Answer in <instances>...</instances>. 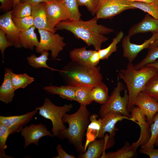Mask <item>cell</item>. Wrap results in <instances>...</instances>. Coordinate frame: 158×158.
I'll return each mask as SVG.
<instances>
[{
  "label": "cell",
  "instance_id": "1",
  "mask_svg": "<svg viewBox=\"0 0 158 158\" xmlns=\"http://www.w3.org/2000/svg\"><path fill=\"white\" fill-rule=\"evenodd\" d=\"M96 16L87 21L67 19L56 25V30H65L72 33L77 38L83 40L88 46H93L95 50L101 49L102 44L108 40L104 35L114 30L97 23Z\"/></svg>",
  "mask_w": 158,
  "mask_h": 158
},
{
  "label": "cell",
  "instance_id": "2",
  "mask_svg": "<svg viewBox=\"0 0 158 158\" xmlns=\"http://www.w3.org/2000/svg\"><path fill=\"white\" fill-rule=\"evenodd\" d=\"M90 113L86 106L80 105L78 111L72 114L66 113L63 116V123H67L68 127L59 131L57 136L66 139L80 153L84 152L83 145L85 131L90 123Z\"/></svg>",
  "mask_w": 158,
  "mask_h": 158
},
{
  "label": "cell",
  "instance_id": "3",
  "mask_svg": "<svg viewBox=\"0 0 158 158\" xmlns=\"http://www.w3.org/2000/svg\"><path fill=\"white\" fill-rule=\"evenodd\" d=\"M157 74L158 70L154 67L146 65L136 69L132 62H129L126 69L119 71L118 77L124 81L127 88L129 101L127 108L129 113L134 106V101L136 96L143 90L149 80Z\"/></svg>",
  "mask_w": 158,
  "mask_h": 158
},
{
  "label": "cell",
  "instance_id": "4",
  "mask_svg": "<svg viewBox=\"0 0 158 158\" xmlns=\"http://www.w3.org/2000/svg\"><path fill=\"white\" fill-rule=\"evenodd\" d=\"M99 66L81 65L72 61L59 71L66 85L93 87L102 81Z\"/></svg>",
  "mask_w": 158,
  "mask_h": 158
},
{
  "label": "cell",
  "instance_id": "5",
  "mask_svg": "<svg viewBox=\"0 0 158 158\" xmlns=\"http://www.w3.org/2000/svg\"><path fill=\"white\" fill-rule=\"evenodd\" d=\"M72 108L71 104H65L62 106H56L49 98L45 97L43 105L36 107L35 109L39 111V115L51 121L53 134L57 136L60 131L66 128L62 121L63 116Z\"/></svg>",
  "mask_w": 158,
  "mask_h": 158
},
{
  "label": "cell",
  "instance_id": "6",
  "mask_svg": "<svg viewBox=\"0 0 158 158\" xmlns=\"http://www.w3.org/2000/svg\"><path fill=\"white\" fill-rule=\"evenodd\" d=\"M123 89L122 83L118 81L108 100L101 106L99 111L100 118L109 112L119 113L131 117L127 108L129 101L127 89H125L123 96L122 97L120 95V92Z\"/></svg>",
  "mask_w": 158,
  "mask_h": 158
},
{
  "label": "cell",
  "instance_id": "7",
  "mask_svg": "<svg viewBox=\"0 0 158 158\" xmlns=\"http://www.w3.org/2000/svg\"><path fill=\"white\" fill-rule=\"evenodd\" d=\"M38 32L40 39L35 48L36 52L41 54L44 50L50 51L51 57L56 58L66 45L64 37L58 34L44 30L38 29Z\"/></svg>",
  "mask_w": 158,
  "mask_h": 158
},
{
  "label": "cell",
  "instance_id": "8",
  "mask_svg": "<svg viewBox=\"0 0 158 158\" xmlns=\"http://www.w3.org/2000/svg\"><path fill=\"white\" fill-rule=\"evenodd\" d=\"M131 9L134 8L124 0H99L96 16L98 19L110 18Z\"/></svg>",
  "mask_w": 158,
  "mask_h": 158
},
{
  "label": "cell",
  "instance_id": "9",
  "mask_svg": "<svg viewBox=\"0 0 158 158\" xmlns=\"http://www.w3.org/2000/svg\"><path fill=\"white\" fill-rule=\"evenodd\" d=\"M115 143L114 138L106 134L100 140L96 139L90 142L87 146L86 150L80 153L78 158H99L104 153L105 150L112 147Z\"/></svg>",
  "mask_w": 158,
  "mask_h": 158
},
{
  "label": "cell",
  "instance_id": "10",
  "mask_svg": "<svg viewBox=\"0 0 158 158\" xmlns=\"http://www.w3.org/2000/svg\"><path fill=\"white\" fill-rule=\"evenodd\" d=\"M48 23L52 28H55L60 22L68 19V11L62 1L51 0L45 3Z\"/></svg>",
  "mask_w": 158,
  "mask_h": 158
},
{
  "label": "cell",
  "instance_id": "11",
  "mask_svg": "<svg viewBox=\"0 0 158 158\" xmlns=\"http://www.w3.org/2000/svg\"><path fill=\"white\" fill-rule=\"evenodd\" d=\"M130 38V37L128 35L123 38L122 46L123 56L127 59L129 62H132L140 52L144 49L149 48L151 44L158 39V33L153 34L150 38L140 44L131 43Z\"/></svg>",
  "mask_w": 158,
  "mask_h": 158
},
{
  "label": "cell",
  "instance_id": "12",
  "mask_svg": "<svg viewBox=\"0 0 158 158\" xmlns=\"http://www.w3.org/2000/svg\"><path fill=\"white\" fill-rule=\"evenodd\" d=\"M21 134L24 138V149L32 143L38 145L40 139L43 137L54 136L48 130L46 126L42 123L36 125L31 124L28 126H25L21 131Z\"/></svg>",
  "mask_w": 158,
  "mask_h": 158
},
{
  "label": "cell",
  "instance_id": "13",
  "mask_svg": "<svg viewBox=\"0 0 158 158\" xmlns=\"http://www.w3.org/2000/svg\"><path fill=\"white\" fill-rule=\"evenodd\" d=\"M11 10L0 16V29L6 33L8 41L17 49L21 47L20 35L21 31L17 27L12 18Z\"/></svg>",
  "mask_w": 158,
  "mask_h": 158
},
{
  "label": "cell",
  "instance_id": "14",
  "mask_svg": "<svg viewBox=\"0 0 158 158\" xmlns=\"http://www.w3.org/2000/svg\"><path fill=\"white\" fill-rule=\"evenodd\" d=\"M134 105L141 109L146 116L147 121L151 124L154 115L158 112V101L142 91L136 96Z\"/></svg>",
  "mask_w": 158,
  "mask_h": 158
},
{
  "label": "cell",
  "instance_id": "15",
  "mask_svg": "<svg viewBox=\"0 0 158 158\" xmlns=\"http://www.w3.org/2000/svg\"><path fill=\"white\" fill-rule=\"evenodd\" d=\"M102 124L100 130L97 137L98 138H102L105 135V133H109V136L114 138L116 131L117 129L115 126L116 123L119 121L124 119H127L133 122L131 117H128L121 114L116 112H109L107 113L102 118Z\"/></svg>",
  "mask_w": 158,
  "mask_h": 158
},
{
  "label": "cell",
  "instance_id": "16",
  "mask_svg": "<svg viewBox=\"0 0 158 158\" xmlns=\"http://www.w3.org/2000/svg\"><path fill=\"white\" fill-rule=\"evenodd\" d=\"M38 110L35 109L23 115L8 116H0V123L8 128L11 134L21 132L23 126L31 121Z\"/></svg>",
  "mask_w": 158,
  "mask_h": 158
},
{
  "label": "cell",
  "instance_id": "17",
  "mask_svg": "<svg viewBox=\"0 0 158 158\" xmlns=\"http://www.w3.org/2000/svg\"><path fill=\"white\" fill-rule=\"evenodd\" d=\"M32 14L34 25L38 29L45 30L55 33L57 30L50 27L48 23L45 3L32 6Z\"/></svg>",
  "mask_w": 158,
  "mask_h": 158
},
{
  "label": "cell",
  "instance_id": "18",
  "mask_svg": "<svg viewBox=\"0 0 158 158\" xmlns=\"http://www.w3.org/2000/svg\"><path fill=\"white\" fill-rule=\"evenodd\" d=\"M148 32L153 34L158 33V19L147 13L141 22L130 28L128 35L130 37L138 33Z\"/></svg>",
  "mask_w": 158,
  "mask_h": 158
},
{
  "label": "cell",
  "instance_id": "19",
  "mask_svg": "<svg viewBox=\"0 0 158 158\" xmlns=\"http://www.w3.org/2000/svg\"><path fill=\"white\" fill-rule=\"evenodd\" d=\"M13 70L6 68L3 82L0 87V100L8 104L12 102L15 94V90L12 83L11 76Z\"/></svg>",
  "mask_w": 158,
  "mask_h": 158
},
{
  "label": "cell",
  "instance_id": "20",
  "mask_svg": "<svg viewBox=\"0 0 158 158\" xmlns=\"http://www.w3.org/2000/svg\"><path fill=\"white\" fill-rule=\"evenodd\" d=\"M43 89L47 93L58 95L63 99L76 101L75 86L67 85L60 86L50 85L44 86Z\"/></svg>",
  "mask_w": 158,
  "mask_h": 158
},
{
  "label": "cell",
  "instance_id": "21",
  "mask_svg": "<svg viewBox=\"0 0 158 158\" xmlns=\"http://www.w3.org/2000/svg\"><path fill=\"white\" fill-rule=\"evenodd\" d=\"M98 116L92 114L90 116V123L87 128L86 133V141L84 146V152L85 151L89 143L95 140L98 135L101 129L102 124L101 118L97 119Z\"/></svg>",
  "mask_w": 158,
  "mask_h": 158
},
{
  "label": "cell",
  "instance_id": "22",
  "mask_svg": "<svg viewBox=\"0 0 158 158\" xmlns=\"http://www.w3.org/2000/svg\"><path fill=\"white\" fill-rule=\"evenodd\" d=\"M137 149L127 141L121 148L114 152H105L101 158H133L137 156Z\"/></svg>",
  "mask_w": 158,
  "mask_h": 158
},
{
  "label": "cell",
  "instance_id": "23",
  "mask_svg": "<svg viewBox=\"0 0 158 158\" xmlns=\"http://www.w3.org/2000/svg\"><path fill=\"white\" fill-rule=\"evenodd\" d=\"M36 28L33 25L28 30L21 32L20 35L21 47L32 50L34 47L38 45L39 42L35 32Z\"/></svg>",
  "mask_w": 158,
  "mask_h": 158
},
{
  "label": "cell",
  "instance_id": "24",
  "mask_svg": "<svg viewBox=\"0 0 158 158\" xmlns=\"http://www.w3.org/2000/svg\"><path fill=\"white\" fill-rule=\"evenodd\" d=\"M94 50H87V47L74 49L69 52L72 61L79 64L89 66L88 59Z\"/></svg>",
  "mask_w": 158,
  "mask_h": 158
},
{
  "label": "cell",
  "instance_id": "25",
  "mask_svg": "<svg viewBox=\"0 0 158 158\" xmlns=\"http://www.w3.org/2000/svg\"><path fill=\"white\" fill-rule=\"evenodd\" d=\"M48 51L45 50L43 51L39 56H36L35 54H32L27 57L26 59L28 64L31 67L35 68H44L52 71H60L61 70H57L51 68L47 64V61L48 59V56L49 55Z\"/></svg>",
  "mask_w": 158,
  "mask_h": 158
},
{
  "label": "cell",
  "instance_id": "26",
  "mask_svg": "<svg viewBox=\"0 0 158 158\" xmlns=\"http://www.w3.org/2000/svg\"><path fill=\"white\" fill-rule=\"evenodd\" d=\"M91 96L93 101L102 104L105 103L109 97L107 87L102 81L92 87Z\"/></svg>",
  "mask_w": 158,
  "mask_h": 158
},
{
  "label": "cell",
  "instance_id": "27",
  "mask_svg": "<svg viewBox=\"0 0 158 158\" xmlns=\"http://www.w3.org/2000/svg\"><path fill=\"white\" fill-rule=\"evenodd\" d=\"M93 87L86 86L75 87L76 101L80 105L86 106L93 101L91 96V91Z\"/></svg>",
  "mask_w": 158,
  "mask_h": 158
},
{
  "label": "cell",
  "instance_id": "28",
  "mask_svg": "<svg viewBox=\"0 0 158 158\" xmlns=\"http://www.w3.org/2000/svg\"><path fill=\"white\" fill-rule=\"evenodd\" d=\"M11 79L13 87L16 90L19 88H25L28 85L34 81V78L26 73L18 74L13 72Z\"/></svg>",
  "mask_w": 158,
  "mask_h": 158
},
{
  "label": "cell",
  "instance_id": "29",
  "mask_svg": "<svg viewBox=\"0 0 158 158\" xmlns=\"http://www.w3.org/2000/svg\"><path fill=\"white\" fill-rule=\"evenodd\" d=\"M125 1L127 4L134 8L140 9L147 12L153 18L158 19V8L154 3H149L139 1Z\"/></svg>",
  "mask_w": 158,
  "mask_h": 158
},
{
  "label": "cell",
  "instance_id": "30",
  "mask_svg": "<svg viewBox=\"0 0 158 158\" xmlns=\"http://www.w3.org/2000/svg\"><path fill=\"white\" fill-rule=\"evenodd\" d=\"M123 33L120 31L113 39L112 42L106 48L100 49L98 50L99 54L101 60L107 59L114 52L117 51V45L123 38Z\"/></svg>",
  "mask_w": 158,
  "mask_h": 158
},
{
  "label": "cell",
  "instance_id": "31",
  "mask_svg": "<svg viewBox=\"0 0 158 158\" xmlns=\"http://www.w3.org/2000/svg\"><path fill=\"white\" fill-rule=\"evenodd\" d=\"M140 128V137L135 142H133L132 145L137 149L140 146L145 145L149 141L151 137L150 130V124L147 121L144 124H138Z\"/></svg>",
  "mask_w": 158,
  "mask_h": 158
},
{
  "label": "cell",
  "instance_id": "32",
  "mask_svg": "<svg viewBox=\"0 0 158 158\" xmlns=\"http://www.w3.org/2000/svg\"><path fill=\"white\" fill-rule=\"evenodd\" d=\"M11 134L8 127L5 125L0 123V158H12L13 157L6 154L5 150L7 148L6 145L7 139Z\"/></svg>",
  "mask_w": 158,
  "mask_h": 158
},
{
  "label": "cell",
  "instance_id": "33",
  "mask_svg": "<svg viewBox=\"0 0 158 158\" xmlns=\"http://www.w3.org/2000/svg\"><path fill=\"white\" fill-rule=\"evenodd\" d=\"M32 6L27 3L19 2L13 7L12 16L23 18L31 16Z\"/></svg>",
  "mask_w": 158,
  "mask_h": 158
},
{
  "label": "cell",
  "instance_id": "34",
  "mask_svg": "<svg viewBox=\"0 0 158 158\" xmlns=\"http://www.w3.org/2000/svg\"><path fill=\"white\" fill-rule=\"evenodd\" d=\"M68 13L70 20H78L80 19L81 14L79 9L77 0H63Z\"/></svg>",
  "mask_w": 158,
  "mask_h": 158
},
{
  "label": "cell",
  "instance_id": "35",
  "mask_svg": "<svg viewBox=\"0 0 158 158\" xmlns=\"http://www.w3.org/2000/svg\"><path fill=\"white\" fill-rule=\"evenodd\" d=\"M151 137L149 141L145 145L141 146V148L145 149H152L154 148V142L158 136V112L154 115L153 122L150 124Z\"/></svg>",
  "mask_w": 158,
  "mask_h": 158
},
{
  "label": "cell",
  "instance_id": "36",
  "mask_svg": "<svg viewBox=\"0 0 158 158\" xmlns=\"http://www.w3.org/2000/svg\"><path fill=\"white\" fill-rule=\"evenodd\" d=\"M149 49L148 52L146 56L140 62L134 65L135 69H139L158 59V45L150 47Z\"/></svg>",
  "mask_w": 158,
  "mask_h": 158
},
{
  "label": "cell",
  "instance_id": "37",
  "mask_svg": "<svg viewBox=\"0 0 158 158\" xmlns=\"http://www.w3.org/2000/svg\"><path fill=\"white\" fill-rule=\"evenodd\" d=\"M158 101V74L151 78L143 90Z\"/></svg>",
  "mask_w": 158,
  "mask_h": 158
},
{
  "label": "cell",
  "instance_id": "38",
  "mask_svg": "<svg viewBox=\"0 0 158 158\" xmlns=\"http://www.w3.org/2000/svg\"><path fill=\"white\" fill-rule=\"evenodd\" d=\"M12 18L16 25L21 32L28 30L34 25L33 19L32 16L23 18L12 16Z\"/></svg>",
  "mask_w": 158,
  "mask_h": 158
},
{
  "label": "cell",
  "instance_id": "39",
  "mask_svg": "<svg viewBox=\"0 0 158 158\" xmlns=\"http://www.w3.org/2000/svg\"><path fill=\"white\" fill-rule=\"evenodd\" d=\"M131 118L137 124H144L147 121L146 116L143 111L138 106H134L131 109Z\"/></svg>",
  "mask_w": 158,
  "mask_h": 158
},
{
  "label": "cell",
  "instance_id": "40",
  "mask_svg": "<svg viewBox=\"0 0 158 158\" xmlns=\"http://www.w3.org/2000/svg\"><path fill=\"white\" fill-rule=\"evenodd\" d=\"M79 6H85L93 16L96 14L99 0H77Z\"/></svg>",
  "mask_w": 158,
  "mask_h": 158
},
{
  "label": "cell",
  "instance_id": "41",
  "mask_svg": "<svg viewBox=\"0 0 158 158\" xmlns=\"http://www.w3.org/2000/svg\"><path fill=\"white\" fill-rule=\"evenodd\" d=\"M5 32L0 29V50L1 51L2 60L4 56V51L8 47L13 46V44L8 41L6 37Z\"/></svg>",
  "mask_w": 158,
  "mask_h": 158
},
{
  "label": "cell",
  "instance_id": "42",
  "mask_svg": "<svg viewBox=\"0 0 158 158\" xmlns=\"http://www.w3.org/2000/svg\"><path fill=\"white\" fill-rule=\"evenodd\" d=\"M100 60L98 51L95 50L88 59V65L90 66L96 67Z\"/></svg>",
  "mask_w": 158,
  "mask_h": 158
},
{
  "label": "cell",
  "instance_id": "43",
  "mask_svg": "<svg viewBox=\"0 0 158 158\" xmlns=\"http://www.w3.org/2000/svg\"><path fill=\"white\" fill-rule=\"evenodd\" d=\"M1 11L6 12L11 11L13 8V0H0Z\"/></svg>",
  "mask_w": 158,
  "mask_h": 158
},
{
  "label": "cell",
  "instance_id": "44",
  "mask_svg": "<svg viewBox=\"0 0 158 158\" xmlns=\"http://www.w3.org/2000/svg\"><path fill=\"white\" fill-rule=\"evenodd\" d=\"M58 154L54 158H75V156L70 154L66 152L63 149L61 145L58 144L56 147Z\"/></svg>",
  "mask_w": 158,
  "mask_h": 158
},
{
  "label": "cell",
  "instance_id": "45",
  "mask_svg": "<svg viewBox=\"0 0 158 158\" xmlns=\"http://www.w3.org/2000/svg\"><path fill=\"white\" fill-rule=\"evenodd\" d=\"M139 152L148 155L150 158H158V149H145L141 148Z\"/></svg>",
  "mask_w": 158,
  "mask_h": 158
},
{
  "label": "cell",
  "instance_id": "46",
  "mask_svg": "<svg viewBox=\"0 0 158 158\" xmlns=\"http://www.w3.org/2000/svg\"><path fill=\"white\" fill-rule=\"evenodd\" d=\"M51 0H20V2L28 3L31 6L35 5L41 3H47Z\"/></svg>",
  "mask_w": 158,
  "mask_h": 158
},
{
  "label": "cell",
  "instance_id": "47",
  "mask_svg": "<svg viewBox=\"0 0 158 158\" xmlns=\"http://www.w3.org/2000/svg\"><path fill=\"white\" fill-rule=\"evenodd\" d=\"M128 1H139L149 3H154V0H124Z\"/></svg>",
  "mask_w": 158,
  "mask_h": 158
},
{
  "label": "cell",
  "instance_id": "48",
  "mask_svg": "<svg viewBox=\"0 0 158 158\" xmlns=\"http://www.w3.org/2000/svg\"><path fill=\"white\" fill-rule=\"evenodd\" d=\"M147 65L154 67L158 70V61H156L152 63L147 64Z\"/></svg>",
  "mask_w": 158,
  "mask_h": 158
},
{
  "label": "cell",
  "instance_id": "49",
  "mask_svg": "<svg viewBox=\"0 0 158 158\" xmlns=\"http://www.w3.org/2000/svg\"><path fill=\"white\" fill-rule=\"evenodd\" d=\"M158 45V39L155 41L153 43H152L150 46V47H153L156 46Z\"/></svg>",
  "mask_w": 158,
  "mask_h": 158
},
{
  "label": "cell",
  "instance_id": "50",
  "mask_svg": "<svg viewBox=\"0 0 158 158\" xmlns=\"http://www.w3.org/2000/svg\"><path fill=\"white\" fill-rule=\"evenodd\" d=\"M13 7L15 6L17 4L19 3L20 0H13Z\"/></svg>",
  "mask_w": 158,
  "mask_h": 158
},
{
  "label": "cell",
  "instance_id": "51",
  "mask_svg": "<svg viewBox=\"0 0 158 158\" xmlns=\"http://www.w3.org/2000/svg\"><path fill=\"white\" fill-rule=\"evenodd\" d=\"M154 145L158 146V136L157 137L154 142Z\"/></svg>",
  "mask_w": 158,
  "mask_h": 158
},
{
  "label": "cell",
  "instance_id": "52",
  "mask_svg": "<svg viewBox=\"0 0 158 158\" xmlns=\"http://www.w3.org/2000/svg\"><path fill=\"white\" fill-rule=\"evenodd\" d=\"M154 3L158 8V0H154Z\"/></svg>",
  "mask_w": 158,
  "mask_h": 158
},
{
  "label": "cell",
  "instance_id": "53",
  "mask_svg": "<svg viewBox=\"0 0 158 158\" xmlns=\"http://www.w3.org/2000/svg\"><path fill=\"white\" fill-rule=\"evenodd\" d=\"M58 0V1H62L63 0Z\"/></svg>",
  "mask_w": 158,
  "mask_h": 158
}]
</instances>
